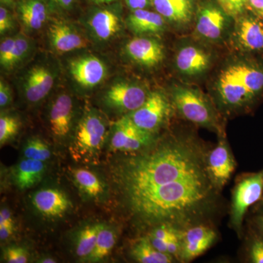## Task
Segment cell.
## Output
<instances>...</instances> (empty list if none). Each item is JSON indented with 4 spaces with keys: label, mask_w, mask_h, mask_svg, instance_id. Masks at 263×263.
<instances>
[{
    "label": "cell",
    "mask_w": 263,
    "mask_h": 263,
    "mask_svg": "<svg viewBox=\"0 0 263 263\" xmlns=\"http://www.w3.org/2000/svg\"><path fill=\"white\" fill-rule=\"evenodd\" d=\"M209 152L195 137L171 135L117 160L111 178L132 221L180 232L204 224L219 193L208 171Z\"/></svg>",
    "instance_id": "obj_1"
},
{
    "label": "cell",
    "mask_w": 263,
    "mask_h": 263,
    "mask_svg": "<svg viewBox=\"0 0 263 263\" xmlns=\"http://www.w3.org/2000/svg\"><path fill=\"white\" fill-rule=\"evenodd\" d=\"M215 89L224 110L249 106L263 93V61L243 60L230 64L218 76Z\"/></svg>",
    "instance_id": "obj_2"
},
{
    "label": "cell",
    "mask_w": 263,
    "mask_h": 263,
    "mask_svg": "<svg viewBox=\"0 0 263 263\" xmlns=\"http://www.w3.org/2000/svg\"><path fill=\"white\" fill-rule=\"evenodd\" d=\"M106 137L107 124L103 116L98 110L89 109L76 126L70 147L71 155L76 160L89 161L96 159Z\"/></svg>",
    "instance_id": "obj_3"
},
{
    "label": "cell",
    "mask_w": 263,
    "mask_h": 263,
    "mask_svg": "<svg viewBox=\"0 0 263 263\" xmlns=\"http://www.w3.org/2000/svg\"><path fill=\"white\" fill-rule=\"evenodd\" d=\"M171 100L181 117L200 127L219 132L220 124L215 109L199 90L184 86H175Z\"/></svg>",
    "instance_id": "obj_4"
},
{
    "label": "cell",
    "mask_w": 263,
    "mask_h": 263,
    "mask_svg": "<svg viewBox=\"0 0 263 263\" xmlns=\"http://www.w3.org/2000/svg\"><path fill=\"white\" fill-rule=\"evenodd\" d=\"M84 24L91 37L98 42H108L122 28V8L119 2L91 5L84 15Z\"/></svg>",
    "instance_id": "obj_5"
},
{
    "label": "cell",
    "mask_w": 263,
    "mask_h": 263,
    "mask_svg": "<svg viewBox=\"0 0 263 263\" xmlns=\"http://www.w3.org/2000/svg\"><path fill=\"white\" fill-rule=\"evenodd\" d=\"M58 75V68L52 62H39L29 67L19 82L24 100L30 104L41 103L51 92Z\"/></svg>",
    "instance_id": "obj_6"
},
{
    "label": "cell",
    "mask_w": 263,
    "mask_h": 263,
    "mask_svg": "<svg viewBox=\"0 0 263 263\" xmlns=\"http://www.w3.org/2000/svg\"><path fill=\"white\" fill-rule=\"evenodd\" d=\"M156 140L155 135L137 127L126 114L114 123L109 143L114 152L132 154L148 148Z\"/></svg>",
    "instance_id": "obj_7"
},
{
    "label": "cell",
    "mask_w": 263,
    "mask_h": 263,
    "mask_svg": "<svg viewBox=\"0 0 263 263\" xmlns=\"http://www.w3.org/2000/svg\"><path fill=\"white\" fill-rule=\"evenodd\" d=\"M148 91L143 85L122 80L110 85L103 95V103L117 113L129 114L146 101Z\"/></svg>",
    "instance_id": "obj_8"
},
{
    "label": "cell",
    "mask_w": 263,
    "mask_h": 263,
    "mask_svg": "<svg viewBox=\"0 0 263 263\" xmlns=\"http://www.w3.org/2000/svg\"><path fill=\"white\" fill-rule=\"evenodd\" d=\"M171 110V104L161 91L148 93L145 103L128 117L142 130L155 135L167 120Z\"/></svg>",
    "instance_id": "obj_9"
},
{
    "label": "cell",
    "mask_w": 263,
    "mask_h": 263,
    "mask_svg": "<svg viewBox=\"0 0 263 263\" xmlns=\"http://www.w3.org/2000/svg\"><path fill=\"white\" fill-rule=\"evenodd\" d=\"M263 172L243 178L237 183L233 194L231 207V223L239 230L247 209L262 197Z\"/></svg>",
    "instance_id": "obj_10"
},
{
    "label": "cell",
    "mask_w": 263,
    "mask_h": 263,
    "mask_svg": "<svg viewBox=\"0 0 263 263\" xmlns=\"http://www.w3.org/2000/svg\"><path fill=\"white\" fill-rule=\"evenodd\" d=\"M47 33L51 49L60 54L82 49L89 46V42L86 36L76 26L66 19H52Z\"/></svg>",
    "instance_id": "obj_11"
},
{
    "label": "cell",
    "mask_w": 263,
    "mask_h": 263,
    "mask_svg": "<svg viewBox=\"0 0 263 263\" xmlns=\"http://www.w3.org/2000/svg\"><path fill=\"white\" fill-rule=\"evenodd\" d=\"M75 106L73 99L67 93H61L52 100L48 112V122L52 136L57 141L68 138L73 124Z\"/></svg>",
    "instance_id": "obj_12"
},
{
    "label": "cell",
    "mask_w": 263,
    "mask_h": 263,
    "mask_svg": "<svg viewBox=\"0 0 263 263\" xmlns=\"http://www.w3.org/2000/svg\"><path fill=\"white\" fill-rule=\"evenodd\" d=\"M72 80L80 87L91 89L103 83L107 76V67L103 60L93 55L73 59L69 65Z\"/></svg>",
    "instance_id": "obj_13"
},
{
    "label": "cell",
    "mask_w": 263,
    "mask_h": 263,
    "mask_svg": "<svg viewBox=\"0 0 263 263\" xmlns=\"http://www.w3.org/2000/svg\"><path fill=\"white\" fill-rule=\"evenodd\" d=\"M235 161L228 143L221 137L215 148L209 151L207 167L214 186L219 191L224 187L234 172Z\"/></svg>",
    "instance_id": "obj_14"
},
{
    "label": "cell",
    "mask_w": 263,
    "mask_h": 263,
    "mask_svg": "<svg viewBox=\"0 0 263 263\" xmlns=\"http://www.w3.org/2000/svg\"><path fill=\"white\" fill-rule=\"evenodd\" d=\"M216 238L215 231L205 224L188 228L181 233V249L179 261L190 262L208 250Z\"/></svg>",
    "instance_id": "obj_15"
},
{
    "label": "cell",
    "mask_w": 263,
    "mask_h": 263,
    "mask_svg": "<svg viewBox=\"0 0 263 263\" xmlns=\"http://www.w3.org/2000/svg\"><path fill=\"white\" fill-rule=\"evenodd\" d=\"M15 10L22 27L29 33L42 29L54 13L46 0H18Z\"/></svg>",
    "instance_id": "obj_16"
},
{
    "label": "cell",
    "mask_w": 263,
    "mask_h": 263,
    "mask_svg": "<svg viewBox=\"0 0 263 263\" xmlns=\"http://www.w3.org/2000/svg\"><path fill=\"white\" fill-rule=\"evenodd\" d=\"M124 51L132 62L148 68L160 65L164 57L162 43L152 37L133 38L126 44Z\"/></svg>",
    "instance_id": "obj_17"
},
{
    "label": "cell",
    "mask_w": 263,
    "mask_h": 263,
    "mask_svg": "<svg viewBox=\"0 0 263 263\" xmlns=\"http://www.w3.org/2000/svg\"><path fill=\"white\" fill-rule=\"evenodd\" d=\"M235 38L240 49L263 55V20L255 14L240 16L235 24Z\"/></svg>",
    "instance_id": "obj_18"
},
{
    "label": "cell",
    "mask_w": 263,
    "mask_h": 263,
    "mask_svg": "<svg viewBox=\"0 0 263 263\" xmlns=\"http://www.w3.org/2000/svg\"><path fill=\"white\" fill-rule=\"evenodd\" d=\"M32 203L41 216L49 219L62 217L72 208L67 195L57 188H43L35 192Z\"/></svg>",
    "instance_id": "obj_19"
},
{
    "label": "cell",
    "mask_w": 263,
    "mask_h": 263,
    "mask_svg": "<svg viewBox=\"0 0 263 263\" xmlns=\"http://www.w3.org/2000/svg\"><path fill=\"white\" fill-rule=\"evenodd\" d=\"M226 15L215 5H203L197 13L195 26L197 34L209 41L220 39L227 25Z\"/></svg>",
    "instance_id": "obj_20"
},
{
    "label": "cell",
    "mask_w": 263,
    "mask_h": 263,
    "mask_svg": "<svg viewBox=\"0 0 263 263\" xmlns=\"http://www.w3.org/2000/svg\"><path fill=\"white\" fill-rule=\"evenodd\" d=\"M212 59L208 52L195 46L180 49L176 57L178 70L185 76H198L209 69Z\"/></svg>",
    "instance_id": "obj_21"
},
{
    "label": "cell",
    "mask_w": 263,
    "mask_h": 263,
    "mask_svg": "<svg viewBox=\"0 0 263 263\" xmlns=\"http://www.w3.org/2000/svg\"><path fill=\"white\" fill-rule=\"evenodd\" d=\"M46 171L45 162L24 157L12 170V180L18 190H29L41 182Z\"/></svg>",
    "instance_id": "obj_22"
},
{
    "label": "cell",
    "mask_w": 263,
    "mask_h": 263,
    "mask_svg": "<svg viewBox=\"0 0 263 263\" xmlns=\"http://www.w3.org/2000/svg\"><path fill=\"white\" fill-rule=\"evenodd\" d=\"M126 23L131 32L137 35L158 34L164 30L165 24L160 13L147 9L131 11Z\"/></svg>",
    "instance_id": "obj_23"
},
{
    "label": "cell",
    "mask_w": 263,
    "mask_h": 263,
    "mask_svg": "<svg viewBox=\"0 0 263 263\" xmlns=\"http://www.w3.org/2000/svg\"><path fill=\"white\" fill-rule=\"evenodd\" d=\"M72 179L81 193L91 199H98L105 193V186L102 180L92 171L84 168L72 169Z\"/></svg>",
    "instance_id": "obj_24"
},
{
    "label": "cell",
    "mask_w": 263,
    "mask_h": 263,
    "mask_svg": "<svg viewBox=\"0 0 263 263\" xmlns=\"http://www.w3.org/2000/svg\"><path fill=\"white\" fill-rule=\"evenodd\" d=\"M130 254L136 262L141 263H171L175 259L155 248L147 236L136 242L132 247Z\"/></svg>",
    "instance_id": "obj_25"
},
{
    "label": "cell",
    "mask_w": 263,
    "mask_h": 263,
    "mask_svg": "<svg viewBox=\"0 0 263 263\" xmlns=\"http://www.w3.org/2000/svg\"><path fill=\"white\" fill-rule=\"evenodd\" d=\"M116 242V232L112 228L103 226L99 233L94 250L84 260L86 262H96L106 258L114 249Z\"/></svg>",
    "instance_id": "obj_26"
},
{
    "label": "cell",
    "mask_w": 263,
    "mask_h": 263,
    "mask_svg": "<svg viewBox=\"0 0 263 263\" xmlns=\"http://www.w3.org/2000/svg\"><path fill=\"white\" fill-rule=\"evenodd\" d=\"M103 224H95L85 227L79 232L76 241V252L83 260L89 257L94 250L99 233Z\"/></svg>",
    "instance_id": "obj_27"
},
{
    "label": "cell",
    "mask_w": 263,
    "mask_h": 263,
    "mask_svg": "<svg viewBox=\"0 0 263 263\" xmlns=\"http://www.w3.org/2000/svg\"><path fill=\"white\" fill-rule=\"evenodd\" d=\"M34 49V43L23 33L15 35V44L8 71L15 70L28 60Z\"/></svg>",
    "instance_id": "obj_28"
},
{
    "label": "cell",
    "mask_w": 263,
    "mask_h": 263,
    "mask_svg": "<svg viewBox=\"0 0 263 263\" xmlns=\"http://www.w3.org/2000/svg\"><path fill=\"white\" fill-rule=\"evenodd\" d=\"M24 158L46 162L51 157V148L39 138H32L26 142L23 148Z\"/></svg>",
    "instance_id": "obj_29"
},
{
    "label": "cell",
    "mask_w": 263,
    "mask_h": 263,
    "mask_svg": "<svg viewBox=\"0 0 263 263\" xmlns=\"http://www.w3.org/2000/svg\"><path fill=\"white\" fill-rule=\"evenodd\" d=\"M152 4L157 13L171 22L184 23L190 20L173 0H152Z\"/></svg>",
    "instance_id": "obj_30"
},
{
    "label": "cell",
    "mask_w": 263,
    "mask_h": 263,
    "mask_svg": "<svg viewBox=\"0 0 263 263\" xmlns=\"http://www.w3.org/2000/svg\"><path fill=\"white\" fill-rule=\"evenodd\" d=\"M18 118L9 114H2L0 117V144L1 146L13 140L20 129Z\"/></svg>",
    "instance_id": "obj_31"
},
{
    "label": "cell",
    "mask_w": 263,
    "mask_h": 263,
    "mask_svg": "<svg viewBox=\"0 0 263 263\" xmlns=\"http://www.w3.org/2000/svg\"><path fill=\"white\" fill-rule=\"evenodd\" d=\"M223 11L230 16L243 14L247 8V0H216Z\"/></svg>",
    "instance_id": "obj_32"
},
{
    "label": "cell",
    "mask_w": 263,
    "mask_h": 263,
    "mask_svg": "<svg viewBox=\"0 0 263 263\" xmlns=\"http://www.w3.org/2000/svg\"><path fill=\"white\" fill-rule=\"evenodd\" d=\"M3 259L6 262L26 263L28 262L29 253L23 247L10 246L4 249Z\"/></svg>",
    "instance_id": "obj_33"
},
{
    "label": "cell",
    "mask_w": 263,
    "mask_h": 263,
    "mask_svg": "<svg viewBox=\"0 0 263 263\" xmlns=\"http://www.w3.org/2000/svg\"><path fill=\"white\" fill-rule=\"evenodd\" d=\"M15 44V36L5 37L0 43V65L4 70L8 71L13 48Z\"/></svg>",
    "instance_id": "obj_34"
},
{
    "label": "cell",
    "mask_w": 263,
    "mask_h": 263,
    "mask_svg": "<svg viewBox=\"0 0 263 263\" xmlns=\"http://www.w3.org/2000/svg\"><path fill=\"white\" fill-rule=\"evenodd\" d=\"M15 27V18L9 8L0 7V34L4 36L11 32Z\"/></svg>",
    "instance_id": "obj_35"
},
{
    "label": "cell",
    "mask_w": 263,
    "mask_h": 263,
    "mask_svg": "<svg viewBox=\"0 0 263 263\" xmlns=\"http://www.w3.org/2000/svg\"><path fill=\"white\" fill-rule=\"evenodd\" d=\"M53 13L65 14L74 9L76 0H46Z\"/></svg>",
    "instance_id": "obj_36"
},
{
    "label": "cell",
    "mask_w": 263,
    "mask_h": 263,
    "mask_svg": "<svg viewBox=\"0 0 263 263\" xmlns=\"http://www.w3.org/2000/svg\"><path fill=\"white\" fill-rule=\"evenodd\" d=\"M13 101V95L9 85L2 79L0 81V107L2 109L9 106Z\"/></svg>",
    "instance_id": "obj_37"
},
{
    "label": "cell",
    "mask_w": 263,
    "mask_h": 263,
    "mask_svg": "<svg viewBox=\"0 0 263 263\" xmlns=\"http://www.w3.org/2000/svg\"><path fill=\"white\" fill-rule=\"evenodd\" d=\"M250 258L254 263H263V240H257L252 245Z\"/></svg>",
    "instance_id": "obj_38"
},
{
    "label": "cell",
    "mask_w": 263,
    "mask_h": 263,
    "mask_svg": "<svg viewBox=\"0 0 263 263\" xmlns=\"http://www.w3.org/2000/svg\"><path fill=\"white\" fill-rule=\"evenodd\" d=\"M126 5L131 11L136 10L147 9L153 5L152 0H124Z\"/></svg>",
    "instance_id": "obj_39"
},
{
    "label": "cell",
    "mask_w": 263,
    "mask_h": 263,
    "mask_svg": "<svg viewBox=\"0 0 263 263\" xmlns=\"http://www.w3.org/2000/svg\"><path fill=\"white\" fill-rule=\"evenodd\" d=\"M15 230V222L0 224V240L5 241L11 237Z\"/></svg>",
    "instance_id": "obj_40"
},
{
    "label": "cell",
    "mask_w": 263,
    "mask_h": 263,
    "mask_svg": "<svg viewBox=\"0 0 263 263\" xmlns=\"http://www.w3.org/2000/svg\"><path fill=\"white\" fill-rule=\"evenodd\" d=\"M189 18L191 17L193 10V0H173Z\"/></svg>",
    "instance_id": "obj_41"
},
{
    "label": "cell",
    "mask_w": 263,
    "mask_h": 263,
    "mask_svg": "<svg viewBox=\"0 0 263 263\" xmlns=\"http://www.w3.org/2000/svg\"><path fill=\"white\" fill-rule=\"evenodd\" d=\"M247 8L254 14L262 16L263 15V0H247Z\"/></svg>",
    "instance_id": "obj_42"
},
{
    "label": "cell",
    "mask_w": 263,
    "mask_h": 263,
    "mask_svg": "<svg viewBox=\"0 0 263 263\" xmlns=\"http://www.w3.org/2000/svg\"><path fill=\"white\" fill-rule=\"evenodd\" d=\"M14 222L13 215L10 209L7 208H2L0 212V224H6V223Z\"/></svg>",
    "instance_id": "obj_43"
},
{
    "label": "cell",
    "mask_w": 263,
    "mask_h": 263,
    "mask_svg": "<svg viewBox=\"0 0 263 263\" xmlns=\"http://www.w3.org/2000/svg\"><path fill=\"white\" fill-rule=\"evenodd\" d=\"M84 1L91 5H101L110 4L117 2L118 0H84Z\"/></svg>",
    "instance_id": "obj_44"
},
{
    "label": "cell",
    "mask_w": 263,
    "mask_h": 263,
    "mask_svg": "<svg viewBox=\"0 0 263 263\" xmlns=\"http://www.w3.org/2000/svg\"><path fill=\"white\" fill-rule=\"evenodd\" d=\"M17 2H18V0H0L1 5L9 8L10 10H15Z\"/></svg>",
    "instance_id": "obj_45"
},
{
    "label": "cell",
    "mask_w": 263,
    "mask_h": 263,
    "mask_svg": "<svg viewBox=\"0 0 263 263\" xmlns=\"http://www.w3.org/2000/svg\"><path fill=\"white\" fill-rule=\"evenodd\" d=\"M37 262L41 263H55L57 262V260L55 259L52 258V257H43V258L40 259Z\"/></svg>",
    "instance_id": "obj_46"
},
{
    "label": "cell",
    "mask_w": 263,
    "mask_h": 263,
    "mask_svg": "<svg viewBox=\"0 0 263 263\" xmlns=\"http://www.w3.org/2000/svg\"><path fill=\"white\" fill-rule=\"evenodd\" d=\"M261 17H262V20H263V15H262V16H261Z\"/></svg>",
    "instance_id": "obj_47"
},
{
    "label": "cell",
    "mask_w": 263,
    "mask_h": 263,
    "mask_svg": "<svg viewBox=\"0 0 263 263\" xmlns=\"http://www.w3.org/2000/svg\"><path fill=\"white\" fill-rule=\"evenodd\" d=\"M262 224H263V218H262Z\"/></svg>",
    "instance_id": "obj_48"
}]
</instances>
